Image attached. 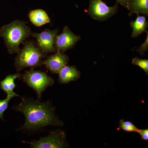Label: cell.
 Segmentation results:
<instances>
[{"label":"cell","instance_id":"cell-1","mask_svg":"<svg viewBox=\"0 0 148 148\" xmlns=\"http://www.w3.org/2000/svg\"><path fill=\"white\" fill-rule=\"evenodd\" d=\"M22 101L14 106V110L22 113L25 117L22 129L34 130L49 126H62L64 123L55 115V108L49 101H40L21 98Z\"/></svg>","mask_w":148,"mask_h":148},{"label":"cell","instance_id":"cell-11","mask_svg":"<svg viewBox=\"0 0 148 148\" xmlns=\"http://www.w3.org/2000/svg\"><path fill=\"white\" fill-rule=\"evenodd\" d=\"M21 77V74L16 73L13 75H9L5 77L0 82V86L2 90L6 93L8 97L12 98L14 97H18L19 95L14 92V88L16 87L15 80Z\"/></svg>","mask_w":148,"mask_h":148},{"label":"cell","instance_id":"cell-17","mask_svg":"<svg viewBox=\"0 0 148 148\" xmlns=\"http://www.w3.org/2000/svg\"><path fill=\"white\" fill-rule=\"evenodd\" d=\"M12 98L7 96V98L3 100H0V119L4 120L3 114L8 108L9 103Z\"/></svg>","mask_w":148,"mask_h":148},{"label":"cell","instance_id":"cell-19","mask_svg":"<svg viewBox=\"0 0 148 148\" xmlns=\"http://www.w3.org/2000/svg\"><path fill=\"white\" fill-rule=\"evenodd\" d=\"M138 133L141 136V138L143 140L145 141L148 140V129H139Z\"/></svg>","mask_w":148,"mask_h":148},{"label":"cell","instance_id":"cell-3","mask_svg":"<svg viewBox=\"0 0 148 148\" xmlns=\"http://www.w3.org/2000/svg\"><path fill=\"white\" fill-rule=\"evenodd\" d=\"M45 53L31 42H26L15 59L14 66L17 72L25 68L32 69L42 65Z\"/></svg>","mask_w":148,"mask_h":148},{"label":"cell","instance_id":"cell-12","mask_svg":"<svg viewBox=\"0 0 148 148\" xmlns=\"http://www.w3.org/2000/svg\"><path fill=\"white\" fill-rule=\"evenodd\" d=\"M31 22L37 27H40L50 22V19L45 11L42 9L32 10L29 14Z\"/></svg>","mask_w":148,"mask_h":148},{"label":"cell","instance_id":"cell-20","mask_svg":"<svg viewBox=\"0 0 148 148\" xmlns=\"http://www.w3.org/2000/svg\"><path fill=\"white\" fill-rule=\"evenodd\" d=\"M131 0H116L117 2L123 7L128 10L129 4Z\"/></svg>","mask_w":148,"mask_h":148},{"label":"cell","instance_id":"cell-8","mask_svg":"<svg viewBox=\"0 0 148 148\" xmlns=\"http://www.w3.org/2000/svg\"><path fill=\"white\" fill-rule=\"evenodd\" d=\"M81 38L80 36L71 32L68 26H65L61 34L56 36L54 47L56 51L64 52L73 47Z\"/></svg>","mask_w":148,"mask_h":148},{"label":"cell","instance_id":"cell-6","mask_svg":"<svg viewBox=\"0 0 148 148\" xmlns=\"http://www.w3.org/2000/svg\"><path fill=\"white\" fill-rule=\"evenodd\" d=\"M118 6H109L103 0H90L88 13L95 20L104 21L108 20L117 12Z\"/></svg>","mask_w":148,"mask_h":148},{"label":"cell","instance_id":"cell-14","mask_svg":"<svg viewBox=\"0 0 148 148\" xmlns=\"http://www.w3.org/2000/svg\"><path fill=\"white\" fill-rule=\"evenodd\" d=\"M137 18L131 21L130 25L132 29V38H137L143 32H146L148 26L146 16H141L137 14Z\"/></svg>","mask_w":148,"mask_h":148},{"label":"cell","instance_id":"cell-15","mask_svg":"<svg viewBox=\"0 0 148 148\" xmlns=\"http://www.w3.org/2000/svg\"><path fill=\"white\" fill-rule=\"evenodd\" d=\"M119 128L127 132H138L139 129L131 121H125L121 119L119 121Z\"/></svg>","mask_w":148,"mask_h":148},{"label":"cell","instance_id":"cell-4","mask_svg":"<svg viewBox=\"0 0 148 148\" xmlns=\"http://www.w3.org/2000/svg\"><path fill=\"white\" fill-rule=\"evenodd\" d=\"M22 78L27 85L36 91L39 99L41 98L43 92L54 84L53 79L45 73L33 69L25 72Z\"/></svg>","mask_w":148,"mask_h":148},{"label":"cell","instance_id":"cell-18","mask_svg":"<svg viewBox=\"0 0 148 148\" xmlns=\"http://www.w3.org/2000/svg\"><path fill=\"white\" fill-rule=\"evenodd\" d=\"M147 37L146 38L145 41V42L143 43V44L140 46V47L137 50L138 53L141 54V55H144L145 51L148 50V33L147 32Z\"/></svg>","mask_w":148,"mask_h":148},{"label":"cell","instance_id":"cell-2","mask_svg":"<svg viewBox=\"0 0 148 148\" xmlns=\"http://www.w3.org/2000/svg\"><path fill=\"white\" fill-rule=\"evenodd\" d=\"M31 29L24 21L16 20L4 25L0 29V37L4 40L10 54L18 53L19 45L32 34Z\"/></svg>","mask_w":148,"mask_h":148},{"label":"cell","instance_id":"cell-10","mask_svg":"<svg viewBox=\"0 0 148 148\" xmlns=\"http://www.w3.org/2000/svg\"><path fill=\"white\" fill-rule=\"evenodd\" d=\"M58 74V81L61 84L69 83L72 81H75L80 77L79 71L74 66H66L63 67Z\"/></svg>","mask_w":148,"mask_h":148},{"label":"cell","instance_id":"cell-13","mask_svg":"<svg viewBox=\"0 0 148 148\" xmlns=\"http://www.w3.org/2000/svg\"><path fill=\"white\" fill-rule=\"evenodd\" d=\"M128 10L129 16L135 14L148 15V0H131Z\"/></svg>","mask_w":148,"mask_h":148},{"label":"cell","instance_id":"cell-7","mask_svg":"<svg viewBox=\"0 0 148 148\" xmlns=\"http://www.w3.org/2000/svg\"><path fill=\"white\" fill-rule=\"evenodd\" d=\"M58 32V29H46L40 33H32L31 35L36 38L38 47L45 54L56 51L54 47V40Z\"/></svg>","mask_w":148,"mask_h":148},{"label":"cell","instance_id":"cell-16","mask_svg":"<svg viewBox=\"0 0 148 148\" xmlns=\"http://www.w3.org/2000/svg\"><path fill=\"white\" fill-rule=\"evenodd\" d=\"M132 65L139 66L143 69L147 75L148 74V59H142L135 57L132 59Z\"/></svg>","mask_w":148,"mask_h":148},{"label":"cell","instance_id":"cell-9","mask_svg":"<svg viewBox=\"0 0 148 148\" xmlns=\"http://www.w3.org/2000/svg\"><path fill=\"white\" fill-rule=\"evenodd\" d=\"M69 61L68 56L62 51H57L54 54L43 60L42 65H44L52 73L58 74L63 67L68 65Z\"/></svg>","mask_w":148,"mask_h":148},{"label":"cell","instance_id":"cell-5","mask_svg":"<svg viewBox=\"0 0 148 148\" xmlns=\"http://www.w3.org/2000/svg\"><path fill=\"white\" fill-rule=\"evenodd\" d=\"M23 143L29 144L34 148H62L67 147L66 133L61 130L51 132L46 137L38 141Z\"/></svg>","mask_w":148,"mask_h":148}]
</instances>
